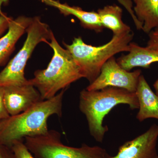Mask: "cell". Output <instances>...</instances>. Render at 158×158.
<instances>
[{"instance_id":"1","label":"cell","mask_w":158,"mask_h":158,"mask_svg":"<svg viewBox=\"0 0 158 158\" xmlns=\"http://www.w3.org/2000/svg\"><path fill=\"white\" fill-rule=\"evenodd\" d=\"M66 89L52 98L38 102L22 113L0 121V144L10 148L14 141L48 132L49 117L54 115L62 116V102Z\"/></svg>"},{"instance_id":"2","label":"cell","mask_w":158,"mask_h":158,"mask_svg":"<svg viewBox=\"0 0 158 158\" xmlns=\"http://www.w3.org/2000/svg\"><path fill=\"white\" fill-rule=\"evenodd\" d=\"M121 104L129 105L131 110L139 109L136 92L115 87L98 90L85 89L80 92V110L86 116L90 135L97 142H102L108 131L107 127L103 125L104 118Z\"/></svg>"},{"instance_id":"3","label":"cell","mask_w":158,"mask_h":158,"mask_svg":"<svg viewBox=\"0 0 158 158\" xmlns=\"http://www.w3.org/2000/svg\"><path fill=\"white\" fill-rule=\"evenodd\" d=\"M47 44L54 52L50 62L47 68L36 70L34 77L29 80V83L39 91L42 100L52 98L60 90L83 78L71 54L59 45L53 33L50 42Z\"/></svg>"},{"instance_id":"4","label":"cell","mask_w":158,"mask_h":158,"mask_svg":"<svg viewBox=\"0 0 158 158\" xmlns=\"http://www.w3.org/2000/svg\"><path fill=\"white\" fill-rule=\"evenodd\" d=\"M134 36L132 31L113 35L110 41L99 46L87 44L81 37L74 38L71 44L63 43L78 66L83 78L90 84L98 76L103 65L109 59L119 53L129 51Z\"/></svg>"},{"instance_id":"5","label":"cell","mask_w":158,"mask_h":158,"mask_svg":"<svg viewBox=\"0 0 158 158\" xmlns=\"http://www.w3.org/2000/svg\"><path fill=\"white\" fill-rule=\"evenodd\" d=\"M25 144L36 158H110L106 150L99 146L83 144L80 147L65 145L61 135L55 130H49L44 135L27 137Z\"/></svg>"},{"instance_id":"6","label":"cell","mask_w":158,"mask_h":158,"mask_svg":"<svg viewBox=\"0 0 158 158\" xmlns=\"http://www.w3.org/2000/svg\"><path fill=\"white\" fill-rule=\"evenodd\" d=\"M27 39L21 49L0 72V86L23 85L28 83L25 77V68L33 51L40 43H47L53 32L48 25L38 16L33 18L27 29Z\"/></svg>"},{"instance_id":"7","label":"cell","mask_w":158,"mask_h":158,"mask_svg":"<svg viewBox=\"0 0 158 158\" xmlns=\"http://www.w3.org/2000/svg\"><path fill=\"white\" fill-rule=\"evenodd\" d=\"M141 70L128 71L122 68L115 57L110 58L103 65L98 76L86 89L98 90L115 87L136 92Z\"/></svg>"},{"instance_id":"8","label":"cell","mask_w":158,"mask_h":158,"mask_svg":"<svg viewBox=\"0 0 158 158\" xmlns=\"http://www.w3.org/2000/svg\"><path fill=\"white\" fill-rule=\"evenodd\" d=\"M158 125L153 124L145 132L122 145L117 154L110 158H158Z\"/></svg>"},{"instance_id":"9","label":"cell","mask_w":158,"mask_h":158,"mask_svg":"<svg viewBox=\"0 0 158 158\" xmlns=\"http://www.w3.org/2000/svg\"><path fill=\"white\" fill-rule=\"evenodd\" d=\"M4 88V102L10 116L22 113L42 101L39 91L29 83V80L27 84Z\"/></svg>"},{"instance_id":"10","label":"cell","mask_w":158,"mask_h":158,"mask_svg":"<svg viewBox=\"0 0 158 158\" xmlns=\"http://www.w3.org/2000/svg\"><path fill=\"white\" fill-rule=\"evenodd\" d=\"M128 52L116 60L122 68L128 71L136 67L148 68L152 63L158 62V50L143 47L131 42Z\"/></svg>"},{"instance_id":"11","label":"cell","mask_w":158,"mask_h":158,"mask_svg":"<svg viewBox=\"0 0 158 158\" xmlns=\"http://www.w3.org/2000/svg\"><path fill=\"white\" fill-rule=\"evenodd\" d=\"M47 6L58 9L64 16L73 15L80 21L84 28L100 33L104 28L102 26L97 11H85L78 6H70L66 3H62L59 0H39Z\"/></svg>"},{"instance_id":"12","label":"cell","mask_w":158,"mask_h":158,"mask_svg":"<svg viewBox=\"0 0 158 158\" xmlns=\"http://www.w3.org/2000/svg\"><path fill=\"white\" fill-rule=\"evenodd\" d=\"M33 18L20 16L11 18L7 34L0 38V66L4 64L14 50L15 44L24 34Z\"/></svg>"},{"instance_id":"13","label":"cell","mask_w":158,"mask_h":158,"mask_svg":"<svg viewBox=\"0 0 158 158\" xmlns=\"http://www.w3.org/2000/svg\"><path fill=\"white\" fill-rule=\"evenodd\" d=\"M136 94L139 103L137 119L140 122L149 118L158 120V95L152 90L143 75L139 77Z\"/></svg>"},{"instance_id":"14","label":"cell","mask_w":158,"mask_h":158,"mask_svg":"<svg viewBox=\"0 0 158 158\" xmlns=\"http://www.w3.org/2000/svg\"><path fill=\"white\" fill-rule=\"evenodd\" d=\"M133 11L143 24L142 31L149 34L158 27V0H133Z\"/></svg>"},{"instance_id":"15","label":"cell","mask_w":158,"mask_h":158,"mask_svg":"<svg viewBox=\"0 0 158 158\" xmlns=\"http://www.w3.org/2000/svg\"><path fill=\"white\" fill-rule=\"evenodd\" d=\"M97 12L104 28L110 29L113 35L131 32V27L122 20L123 9L117 5H108L98 9Z\"/></svg>"},{"instance_id":"16","label":"cell","mask_w":158,"mask_h":158,"mask_svg":"<svg viewBox=\"0 0 158 158\" xmlns=\"http://www.w3.org/2000/svg\"><path fill=\"white\" fill-rule=\"evenodd\" d=\"M10 148L15 158H36L28 149L23 140L14 141Z\"/></svg>"},{"instance_id":"17","label":"cell","mask_w":158,"mask_h":158,"mask_svg":"<svg viewBox=\"0 0 158 158\" xmlns=\"http://www.w3.org/2000/svg\"><path fill=\"white\" fill-rule=\"evenodd\" d=\"M146 47L158 50V27L149 33V39Z\"/></svg>"},{"instance_id":"18","label":"cell","mask_w":158,"mask_h":158,"mask_svg":"<svg viewBox=\"0 0 158 158\" xmlns=\"http://www.w3.org/2000/svg\"><path fill=\"white\" fill-rule=\"evenodd\" d=\"M4 87L0 86V121L9 117L10 115L7 112L4 102Z\"/></svg>"},{"instance_id":"19","label":"cell","mask_w":158,"mask_h":158,"mask_svg":"<svg viewBox=\"0 0 158 158\" xmlns=\"http://www.w3.org/2000/svg\"><path fill=\"white\" fill-rule=\"evenodd\" d=\"M12 18L8 17L7 15L4 13L0 15V36L8 29L9 22Z\"/></svg>"},{"instance_id":"20","label":"cell","mask_w":158,"mask_h":158,"mask_svg":"<svg viewBox=\"0 0 158 158\" xmlns=\"http://www.w3.org/2000/svg\"><path fill=\"white\" fill-rule=\"evenodd\" d=\"M0 158H15L11 148L0 144Z\"/></svg>"},{"instance_id":"21","label":"cell","mask_w":158,"mask_h":158,"mask_svg":"<svg viewBox=\"0 0 158 158\" xmlns=\"http://www.w3.org/2000/svg\"><path fill=\"white\" fill-rule=\"evenodd\" d=\"M124 2L126 3L130 10V15L133 19H135L136 17L135 15L134 11H133V5L132 0H124Z\"/></svg>"},{"instance_id":"22","label":"cell","mask_w":158,"mask_h":158,"mask_svg":"<svg viewBox=\"0 0 158 158\" xmlns=\"http://www.w3.org/2000/svg\"><path fill=\"white\" fill-rule=\"evenodd\" d=\"M9 0H0V15L4 14L2 11V6L3 5H7L9 3Z\"/></svg>"},{"instance_id":"23","label":"cell","mask_w":158,"mask_h":158,"mask_svg":"<svg viewBox=\"0 0 158 158\" xmlns=\"http://www.w3.org/2000/svg\"><path fill=\"white\" fill-rule=\"evenodd\" d=\"M116 1H117L118 3H120V4H121V5H122V6L124 7L125 9H126V10H127L128 12V13H129V9L126 3L125 2H124V0H116Z\"/></svg>"},{"instance_id":"24","label":"cell","mask_w":158,"mask_h":158,"mask_svg":"<svg viewBox=\"0 0 158 158\" xmlns=\"http://www.w3.org/2000/svg\"><path fill=\"white\" fill-rule=\"evenodd\" d=\"M153 86L155 89L156 94L158 95V79L154 84Z\"/></svg>"}]
</instances>
